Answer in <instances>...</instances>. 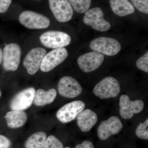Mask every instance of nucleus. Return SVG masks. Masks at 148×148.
<instances>
[{"instance_id": "f8f14e48", "label": "nucleus", "mask_w": 148, "mask_h": 148, "mask_svg": "<svg viewBox=\"0 0 148 148\" xmlns=\"http://www.w3.org/2000/svg\"><path fill=\"white\" fill-rule=\"evenodd\" d=\"M119 112L123 118L130 119L134 114H138L143 110L144 104L143 101L138 100L130 101L128 95H123L119 101Z\"/></svg>"}, {"instance_id": "4468645a", "label": "nucleus", "mask_w": 148, "mask_h": 148, "mask_svg": "<svg viewBox=\"0 0 148 148\" xmlns=\"http://www.w3.org/2000/svg\"><path fill=\"white\" fill-rule=\"evenodd\" d=\"M36 90L30 87L22 90L17 93L10 103V108L12 110L22 111L29 108L34 101Z\"/></svg>"}, {"instance_id": "6e6552de", "label": "nucleus", "mask_w": 148, "mask_h": 148, "mask_svg": "<svg viewBox=\"0 0 148 148\" xmlns=\"http://www.w3.org/2000/svg\"><path fill=\"white\" fill-rule=\"evenodd\" d=\"M69 55L64 47L58 48L46 54L40 69L43 72H48L64 62Z\"/></svg>"}, {"instance_id": "9d476101", "label": "nucleus", "mask_w": 148, "mask_h": 148, "mask_svg": "<svg viewBox=\"0 0 148 148\" xmlns=\"http://www.w3.org/2000/svg\"><path fill=\"white\" fill-rule=\"evenodd\" d=\"M46 53L45 49L40 47L35 48L29 51L23 62L28 73L33 75L38 71Z\"/></svg>"}, {"instance_id": "f257e3e1", "label": "nucleus", "mask_w": 148, "mask_h": 148, "mask_svg": "<svg viewBox=\"0 0 148 148\" xmlns=\"http://www.w3.org/2000/svg\"><path fill=\"white\" fill-rule=\"evenodd\" d=\"M120 86L118 81L112 77H106L95 86L93 93L101 99L115 98L119 94Z\"/></svg>"}, {"instance_id": "0eeeda50", "label": "nucleus", "mask_w": 148, "mask_h": 148, "mask_svg": "<svg viewBox=\"0 0 148 148\" xmlns=\"http://www.w3.org/2000/svg\"><path fill=\"white\" fill-rule=\"evenodd\" d=\"M49 7L53 15L62 23L71 20L73 14V9L69 0H49Z\"/></svg>"}, {"instance_id": "9b49d317", "label": "nucleus", "mask_w": 148, "mask_h": 148, "mask_svg": "<svg viewBox=\"0 0 148 148\" xmlns=\"http://www.w3.org/2000/svg\"><path fill=\"white\" fill-rule=\"evenodd\" d=\"M104 59L103 54L97 51H92L80 56L77 59V64L83 71L90 73L98 69Z\"/></svg>"}, {"instance_id": "aec40b11", "label": "nucleus", "mask_w": 148, "mask_h": 148, "mask_svg": "<svg viewBox=\"0 0 148 148\" xmlns=\"http://www.w3.org/2000/svg\"><path fill=\"white\" fill-rule=\"evenodd\" d=\"M47 139L45 132H39L31 135L25 144L26 148H42Z\"/></svg>"}, {"instance_id": "423d86ee", "label": "nucleus", "mask_w": 148, "mask_h": 148, "mask_svg": "<svg viewBox=\"0 0 148 148\" xmlns=\"http://www.w3.org/2000/svg\"><path fill=\"white\" fill-rule=\"evenodd\" d=\"M83 22L99 32H106L111 27L110 24L104 18L103 11L98 7L90 9L85 12Z\"/></svg>"}, {"instance_id": "20e7f679", "label": "nucleus", "mask_w": 148, "mask_h": 148, "mask_svg": "<svg viewBox=\"0 0 148 148\" xmlns=\"http://www.w3.org/2000/svg\"><path fill=\"white\" fill-rule=\"evenodd\" d=\"M21 48L16 43L6 45L2 52L3 66L7 71H16L20 63Z\"/></svg>"}, {"instance_id": "a878e982", "label": "nucleus", "mask_w": 148, "mask_h": 148, "mask_svg": "<svg viewBox=\"0 0 148 148\" xmlns=\"http://www.w3.org/2000/svg\"><path fill=\"white\" fill-rule=\"evenodd\" d=\"M12 0H0V13H3L7 12Z\"/></svg>"}, {"instance_id": "6ab92c4d", "label": "nucleus", "mask_w": 148, "mask_h": 148, "mask_svg": "<svg viewBox=\"0 0 148 148\" xmlns=\"http://www.w3.org/2000/svg\"><path fill=\"white\" fill-rule=\"evenodd\" d=\"M56 94V90L54 88H51L47 91L42 89H38L35 92L34 103L38 106L50 104L55 100Z\"/></svg>"}, {"instance_id": "f03ea898", "label": "nucleus", "mask_w": 148, "mask_h": 148, "mask_svg": "<svg viewBox=\"0 0 148 148\" xmlns=\"http://www.w3.org/2000/svg\"><path fill=\"white\" fill-rule=\"evenodd\" d=\"M40 40L45 47L54 49L67 46L71 41V37L69 34L57 31L45 32L40 36Z\"/></svg>"}, {"instance_id": "dca6fc26", "label": "nucleus", "mask_w": 148, "mask_h": 148, "mask_svg": "<svg viewBox=\"0 0 148 148\" xmlns=\"http://www.w3.org/2000/svg\"><path fill=\"white\" fill-rule=\"evenodd\" d=\"M77 117V123L83 132L90 131L98 121L97 114L90 109L82 111Z\"/></svg>"}, {"instance_id": "ddd939ff", "label": "nucleus", "mask_w": 148, "mask_h": 148, "mask_svg": "<svg viewBox=\"0 0 148 148\" xmlns=\"http://www.w3.org/2000/svg\"><path fill=\"white\" fill-rule=\"evenodd\" d=\"M59 94L66 98H73L79 96L82 92V87L79 83L72 77L61 78L58 84Z\"/></svg>"}, {"instance_id": "f3484780", "label": "nucleus", "mask_w": 148, "mask_h": 148, "mask_svg": "<svg viewBox=\"0 0 148 148\" xmlns=\"http://www.w3.org/2000/svg\"><path fill=\"white\" fill-rule=\"evenodd\" d=\"M111 8L118 16H124L132 14L135 9L128 0H110Z\"/></svg>"}, {"instance_id": "a211bd4d", "label": "nucleus", "mask_w": 148, "mask_h": 148, "mask_svg": "<svg viewBox=\"0 0 148 148\" xmlns=\"http://www.w3.org/2000/svg\"><path fill=\"white\" fill-rule=\"evenodd\" d=\"M9 127L16 128L22 127L27 121V114L23 111L12 110L8 112L5 116Z\"/></svg>"}, {"instance_id": "5701e85b", "label": "nucleus", "mask_w": 148, "mask_h": 148, "mask_svg": "<svg viewBox=\"0 0 148 148\" xmlns=\"http://www.w3.org/2000/svg\"><path fill=\"white\" fill-rule=\"evenodd\" d=\"M136 134L139 138L148 140V119L144 123H140L136 130Z\"/></svg>"}, {"instance_id": "2f4dec72", "label": "nucleus", "mask_w": 148, "mask_h": 148, "mask_svg": "<svg viewBox=\"0 0 148 148\" xmlns=\"http://www.w3.org/2000/svg\"><path fill=\"white\" fill-rule=\"evenodd\" d=\"M38 1H40V0H38Z\"/></svg>"}, {"instance_id": "7c9ffc66", "label": "nucleus", "mask_w": 148, "mask_h": 148, "mask_svg": "<svg viewBox=\"0 0 148 148\" xmlns=\"http://www.w3.org/2000/svg\"><path fill=\"white\" fill-rule=\"evenodd\" d=\"M64 148H71L69 147H65Z\"/></svg>"}, {"instance_id": "c756f323", "label": "nucleus", "mask_w": 148, "mask_h": 148, "mask_svg": "<svg viewBox=\"0 0 148 148\" xmlns=\"http://www.w3.org/2000/svg\"><path fill=\"white\" fill-rule=\"evenodd\" d=\"M1 90H0V98L1 97Z\"/></svg>"}, {"instance_id": "2eb2a0df", "label": "nucleus", "mask_w": 148, "mask_h": 148, "mask_svg": "<svg viewBox=\"0 0 148 148\" xmlns=\"http://www.w3.org/2000/svg\"><path fill=\"white\" fill-rule=\"evenodd\" d=\"M122 128L120 119L116 116H111L108 120L101 123L97 131L98 137L101 140H107L112 135L120 132Z\"/></svg>"}, {"instance_id": "1a4fd4ad", "label": "nucleus", "mask_w": 148, "mask_h": 148, "mask_svg": "<svg viewBox=\"0 0 148 148\" xmlns=\"http://www.w3.org/2000/svg\"><path fill=\"white\" fill-rule=\"evenodd\" d=\"M84 108L85 104L82 101H73L59 109L56 113V117L62 123H68L75 119Z\"/></svg>"}, {"instance_id": "b1692460", "label": "nucleus", "mask_w": 148, "mask_h": 148, "mask_svg": "<svg viewBox=\"0 0 148 148\" xmlns=\"http://www.w3.org/2000/svg\"><path fill=\"white\" fill-rule=\"evenodd\" d=\"M133 6L143 13L148 14V0H131Z\"/></svg>"}, {"instance_id": "412c9836", "label": "nucleus", "mask_w": 148, "mask_h": 148, "mask_svg": "<svg viewBox=\"0 0 148 148\" xmlns=\"http://www.w3.org/2000/svg\"><path fill=\"white\" fill-rule=\"evenodd\" d=\"M75 11L82 14L86 12L90 8L91 0H69Z\"/></svg>"}, {"instance_id": "c85d7f7f", "label": "nucleus", "mask_w": 148, "mask_h": 148, "mask_svg": "<svg viewBox=\"0 0 148 148\" xmlns=\"http://www.w3.org/2000/svg\"><path fill=\"white\" fill-rule=\"evenodd\" d=\"M2 60V51L0 48V64L1 63Z\"/></svg>"}, {"instance_id": "39448f33", "label": "nucleus", "mask_w": 148, "mask_h": 148, "mask_svg": "<svg viewBox=\"0 0 148 148\" xmlns=\"http://www.w3.org/2000/svg\"><path fill=\"white\" fill-rule=\"evenodd\" d=\"M18 20L24 27L32 29H46L50 23L49 18L47 17L32 11H25L21 12Z\"/></svg>"}, {"instance_id": "7ed1b4c3", "label": "nucleus", "mask_w": 148, "mask_h": 148, "mask_svg": "<svg viewBox=\"0 0 148 148\" xmlns=\"http://www.w3.org/2000/svg\"><path fill=\"white\" fill-rule=\"evenodd\" d=\"M90 47L94 51L108 56L116 55L121 49L120 44L117 40L104 37L93 40L90 43Z\"/></svg>"}, {"instance_id": "4be33fe9", "label": "nucleus", "mask_w": 148, "mask_h": 148, "mask_svg": "<svg viewBox=\"0 0 148 148\" xmlns=\"http://www.w3.org/2000/svg\"><path fill=\"white\" fill-rule=\"evenodd\" d=\"M42 148H64V146L58 138L50 135L47 138Z\"/></svg>"}, {"instance_id": "cd10ccee", "label": "nucleus", "mask_w": 148, "mask_h": 148, "mask_svg": "<svg viewBox=\"0 0 148 148\" xmlns=\"http://www.w3.org/2000/svg\"><path fill=\"white\" fill-rule=\"evenodd\" d=\"M75 148H95L93 144L89 141H85L82 144L77 145Z\"/></svg>"}, {"instance_id": "bb28decb", "label": "nucleus", "mask_w": 148, "mask_h": 148, "mask_svg": "<svg viewBox=\"0 0 148 148\" xmlns=\"http://www.w3.org/2000/svg\"><path fill=\"white\" fill-rule=\"evenodd\" d=\"M10 142L8 138L2 135H0V148H9Z\"/></svg>"}, {"instance_id": "393cba45", "label": "nucleus", "mask_w": 148, "mask_h": 148, "mask_svg": "<svg viewBox=\"0 0 148 148\" xmlns=\"http://www.w3.org/2000/svg\"><path fill=\"white\" fill-rule=\"evenodd\" d=\"M136 66L141 71L148 73V52L138 59L136 62Z\"/></svg>"}]
</instances>
